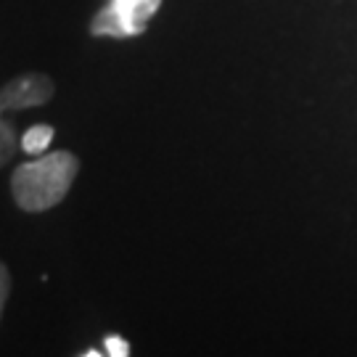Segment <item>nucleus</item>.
<instances>
[{
  "label": "nucleus",
  "mask_w": 357,
  "mask_h": 357,
  "mask_svg": "<svg viewBox=\"0 0 357 357\" xmlns=\"http://www.w3.org/2000/svg\"><path fill=\"white\" fill-rule=\"evenodd\" d=\"M79 172V159L72 151H53L32 162H22L13 169V202L24 212H45L61 204Z\"/></svg>",
  "instance_id": "1"
},
{
  "label": "nucleus",
  "mask_w": 357,
  "mask_h": 357,
  "mask_svg": "<svg viewBox=\"0 0 357 357\" xmlns=\"http://www.w3.org/2000/svg\"><path fill=\"white\" fill-rule=\"evenodd\" d=\"M53 79L43 72H26L19 75L16 79H11L8 85L0 88V167H6L11 162V156L19 149V138L13 128L3 119V114L13 109H32V106H43L53 98Z\"/></svg>",
  "instance_id": "2"
},
{
  "label": "nucleus",
  "mask_w": 357,
  "mask_h": 357,
  "mask_svg": "<svg viewBox=\"0 0 357 357\" xmlns=\"http://www.w3.org/2000/svg\"><path fill=\"white\" fill-rule=\"evenodd\" d=\"M112 6H114L116 16L125 26L128 38H132V35L146 32V24L153 13L159 11L162 0H112Z\"/></svg>",
  "instance_id": "3"
},
{
  "label": "nucleus",
  "mask_w": 357,
  "mask_h": 357,
  "mask_svg": "<svg viewBox=\"0 0 357 357\" xmlns=\"http://www.w3.org/2000/svg\"><path fill=\"white\" fill-rule=\"evenodd\" d=\"M90 35L93 38H128V32H125V26L119 22L114 6H106V8H101V11L93 16Z\"/></svg>",
  "instance_id": "4"
},
{
  "label": "nucleus",
  "mask_w": 357,
  "mask_h": 357,
  "mask_svg": "<svg viewBox=\"0 0 357 357\" xmlns=\"http://www.w3.org/2000/svg\"><path fill=\"white\" fill-rule=\"evenodd\" d=\"M53 141V128L51 125H35L24 132L22 138V149L26 153H43L48 149V143Z\"/></svg>",
  "instance_id": "5"
},
{
  "label": "nucleus",
  "mask_w": 357,
  "mask_h": 357,
  "mask_svg": "<svg viewBox=\"0 0 357 357\" xmlns=\"http://www.w3.org/2000/svg\"><path fill=\"white\" fill-rule=\"evenodd\" d=\"M8 294H11V273L0 262V318H3V307L8 302Z\"/></svg>",
  "instance_id": "6"
},
{
  "label": "nucleus",
  "mask_w": 357,
  "mask_h": 357,
  "mask_svg": "<svg viewBox=\"0 0 357 357\" xmlns=\"http://www.w3.org/2000/svg\"><path fill=\"white\" fill-rule=\"evenodd\" d=\"M106 352L114 357H128L130 344L125 342V339H119V336H109V339H106Z\"/></svg>",
  "instance_id": "7"
}]
</instances>
